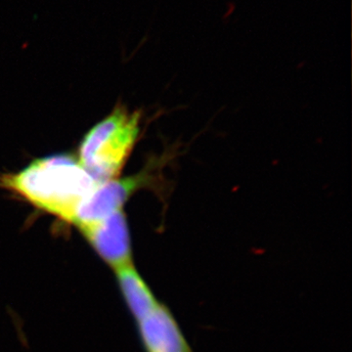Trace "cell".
<instances>
[{
	"label": "cell",
	"mask_w": 352,
	"mask_h": 352,
	"mask_svg": "<svg viewBox=\"0 0 352 352\" xmlns=\"http://www.w3.org/2000/svg\"><path fill=\"white\" fill-rule=\"evenodd\" d=\"M136 324L145 352H193L175 315L163 302Z\"/></svg>",
	"instance_id": "cell-5"
},
{
	"label": "cell",
	"mask_w": 352,
	"mask_h": 352,
	"mask_svg": "<svg viewBox=\"0 0 352 352\" xmlns=\"http://www.w3.org/2000/svg\"><path fill=\"white\" fill-rule=\"evenodd\" d=\"M166 159V156L157 157L155 161L150 160L143 170L135 175L98 183L78 210L74 226L78 228L83 224L106 219L124 210L129 199L140 190L155 188Z\"/></svg>",
	"instance_id": "cell-3"
},
{
	"label": "cell",
	"mask_w": 352,
	"mask_h": 352,
	"mask_svg": "<svg viewBox=\"0 0 352 352\" xmlns=\"http://www.w3.org/2000/svg\"><path fill=\"white\" fill-rule=\"evenodd\" d=\"M98 182L69 155L41 157L22 170L0 177V186L34 208L69 224Z\"/></svg>",
	"instance_id": "cell-1"
},
{
	"label": "cell",
	"mask_w": 352,
	"mask_h": 352,
	"mask_svg": "<svg viewBox=\"0 0 352 352\" xmlns=\"http://www.w3.org/2000/svg\"><path fill=\"white\" fill-rule=\"evenodd\" d=\"M115 272L126 307H129L134 320L138 322L149 314L157 307L160 300L134 264L124 266Z\"/></svg>",
	"instance_id": "cell-6"
},
{
	"label": "cell",
	"mask_w": 352,
	"mask_h": 352,
	"mask_svg": "<svg viewBox=\"0 0 352 352\" xmlns=\"http://www.w3.org/2000/svg\"><path fill=\"white\" fill-rule=\"evenodd\" d=\"M78 229L113 271L134 264L131 232L124 210L99 221L83 224Z\"/></svg>",
	"instance_id": "cell-4"
},
{
	"label": "cell",
	"mask_w": 352,
	"mask_h": 352,
	"mask_svg": "<svg viewBox=\"0 0 352 352\" xmlns=\"http://www.w3.org/2000/svg\"><path fill=\"white\" fill-rule=\"evenodd\" d=\"M140 113L117 106L85 134L78 162L101 183L120 177L140 135Z\"/></svg>",
	"instance_id": "cell-2"
}]
</instances>
